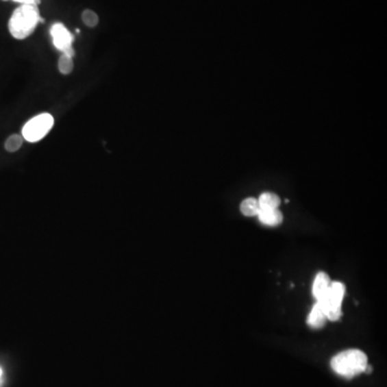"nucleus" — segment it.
I'll return each instance as SVG.
<instances>
[{
	"mask_svg": "<svg viewBox=\"0 0 387 387\" xmlns=\"http://www.w3.org/2000/svg\"><path fill=\"white\" fill-rule=\"evenodd\" d=\"M23 145V137L20 135H12L5 140V148L8 152L13 153L20 150Z\"/></svg>",
	"mask_w": 387,
	"mask_h": 387,
	"instance_id": "nucleus-12",
	"label": "nucleus"
},
{
	"mask_svg": "<svg viewBox=\"0 0 387 387\" xmlns=\"http://www.w3.org/2000/svg\"><path fill=\"white\" fill-rule=\"evenodd\" d=\"M240 211L245 216H258L260 211L258 200L253 197L247 198L240 205Z\"/></svg>",
	"mask_w": 387,
	"mask_h": 387,
	"instance_id": "nucleus-10",
	"label": "nucleus"
},
{
	"mask_svg": "<svg viewBox=\"0 0 387 387\" xmlns=\"http://www.w3.org/2000/svg\"><path fill=\"white\" fill-rule=\"evenodd\" d=\"M1 375H3V370L0 369V379H1Z\"/></svg>",
	"mask_w": 387,
	"mask_h": 387,
	"instance_id": "nucleus-15",
	"label": "nucleus"
},
{
	"mask_svg": "<svg viewBox=\"0 0 387 387\" xmlns=\"http://www.w3.org/2000/svg\"><path fill=\"white\" fill-rule=\"evenodd\" d=\"M330 366L337 375L353 377L365 373L368 366L367 355L356 349L343 351L332 358Z\"/></svg>",
	"mask_w": 387,
	"mask_h": 387,
	"instance_id": "nucleus-2",
	"label": "nucleus"
},
{
	"mask_svg": "<svg viewBox=\"0 0 387 387\" xmlns=\"http://www.w3.org/2000/svg\"><path fill=\"white\" fill-rule=\"evenodd\" d=\"M51 36H52L53 45L60 52H63L65 55L73 58L75 52L73 48V34L60 23H56L51 27Z\"/></svg>",
	"mask_w": 387,
	"mask_h": 387,
	"instance_id": "nucleus-5",
	"label": "nucleus"
},
{
	"mask_svg": "<svg viewBox=\"0 0 387 387\" xmlns=\"http://www.w3.org/2000/svg\"><path fill=\"white\" fill-rule=\"evenodd\" d=\"M345 294V286L341 282H332L327 294L324 299L321 301L324 307L325 313L327 316V320L336 322L340 320L342 315L341 305H342L343 297Z\"/></svg>",
	"mask_w": 387,
	"mask_h": 387,
	"instance_id": "nucleus-3",
	"label": "nucleus"
},
{
	"mask_svg": "<svg viewBox=\"0 0 387 387\" xmlns=\"http://www.w3.org/2000/svg\"><path fill=\"white\" fill-rule=\"evenodd\" d=\"M54 125V118L49 113H42L32 118L23 128V138L29 142H37L48 135Z\"/></svg>",
	"mask_w": 387,
	"mask_h": 387,
	"instance_id": "nucleus-4",
	"label": "nucleus"
},
{
	"mask_svg": "<svg viewBox=\"0 0 387 387\" xmlns=\"http://www.w3.org/2000/svg\"><path fill=\"white\" fill-rule=\"evenodd\" d=\"M330 284H332V281H330L327 273H317L314 281H313L312 286V294L316 301H322L324 299L328 290H329Z\"/></svg>",
	"mask_w": 387,
	"mask_h": 387,
	"instance_id": "nucleus-6",
	"label": "nucleus"
},
{
	"mask_svg": "<svg viewBox=\"0 0 387 387\" xmlns=\"http://www.w3.org/2000/svg\"><path fill=\"white\" fill-rule=\"evenodd\" d=\"M326 321H327V316L325 313L324 307L321 301H316L308 316V325L312 328H322L326 324Z\"/></svg>",
	"mask_w": 387,
	"mask_h": 387,
	"instance_id": "nucleus-7",
	"label": "nucleus"
},
{
	"mask_svg": "<svg viewBox=\"0 0 387 387\" xmlns=\"http://www.w3.org/2000/svg\"><path fill=\"white\" fill-rule=\"evenodd\" d=\"M258 216L264 225L271 226V227L279 226L283 222V214L279 209L260 210Z\"/></svg>",
	"mask_w": 387,
	"mask_h": 387,
	"instance_id": "nucleus-8",
	"label": "nucleus"
},
{
	"mask_svg": "<svg viewBox=\"0 0 387 387\" xmlns=\"http://www.w3.org/2000/svg\"><path fill=\"white\" fill-rule=\"evenodd\" d=\"M39 22H43L37 5H21L9 20V32L12 37L23 40L34 33Z\"/></svg>",
	"mask_w": 387,
	"mask_h": 387,
	"instance_id": "nucleus-1",
	"label": "nucleus"
},
{
	"mask_svg": "<svg viewBox=\"0 0 387 387\" xmlns=\"http://www.w3.org/2000/svg\"><path fill=\"white\" fill-rule=\"evenodd\" d=\"M81 18H82L83 23H84L85 25L88 26V27H95V26L98 25V23H99V18H98L97 13L90 10V9H86V10L83 11Z\"/></svg>",
	"mask_w": 387,
	"mask_h": 387,
	"instance_id": "nucleus-13",
	"label": "nucleus"
},
{
	"mask_svg": "<svg viewBox=\"0 0 387 387\" xmlns=\"http://www.w3.org/2000/svg\"><path fill=\"white\" fill-rule=\"evenodd\" d=\"M15 3H20L21 5H39L40 0H13Z\"/></svg>",
	"mask_w": 387,
	"mask_h": 387,
	"instance_id": "nucleus-14",
	"label": "nucleus"
},
{
	"mask_svg": "<svg viewBox=\"0 0 387 387\" xmlns=\"http://www.w3.org/2000/svg\"><path fill=\"white\" fill-rule=\"evenodd\" d=\"M58 71H60V73H63V75H71L73 71V58H69V56L65 55V54L60 56V60H58Z\"/></svg>",
	"mask_w": 387,
	"mask_h": 387,
	"instance_id": "nucleus-11",
	"label": "nucleus"
},
{
	"mask_svg": "<svg viewBox=\"0 0 387 387\" xmlns=\"http://www.w3.org/2000/svg\"><path fill=\"white\" fill-rule=\"evenodd\" d=\"M260 210H267V209H277L281 203V199L275 192H262L258 198Z\"/></svg>",
	"mask_w": 387,
	"mask_h": 387,
	"instance_id": "nucleus-9",
	"label": "nucleus"
}]
</instances>
